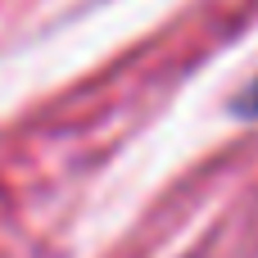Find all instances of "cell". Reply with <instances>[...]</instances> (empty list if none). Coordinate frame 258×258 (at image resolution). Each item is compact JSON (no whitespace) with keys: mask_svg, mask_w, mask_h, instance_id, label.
<instances>
[{"mask_svg":"<svg viewBox=\"0 0 258 258\" xmlns=\"http://www.w3.org/2000/svg\"><path fill=\"white\" fill-rule=\"evenodd\" d=\"M236 113H240V118H258V77L236 95Z\"/></svg>","mask_w":258,"mask_h":258,"instance_id":"obj_1","label":"cell"}]
</instances>
